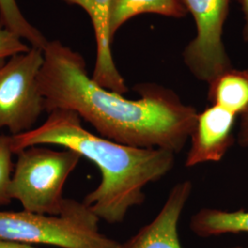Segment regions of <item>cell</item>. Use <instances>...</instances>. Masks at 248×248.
I'll return each instance as SVG.
<instances>
[{
  "mask_svg": "<svg viewBox=\"0 0 248 248\" xmlns=\"http://www.w3.org/2000/svg\"><path fill=\"white\" fill-rule=\"evenodd\" d=\"M181 0H111L108 11L109 35L113 42L117 31L128 20L142 14H157L180 18L187 14Z\"/></svg>",
  "mask_w": 248,
  "mask_h": 248,
  "instance_id": "obj_10",
  "label": "cell"
},
{
  "mask_svg": "<svg viewBox=\"0 0 248 248\" xmlns=\"http://www.w3.org/2000/svg\"><path fill=\"white\" fill-rule=\"evenodd\" d=\"M78 6L89 15L97 45L96 62L91 76L99 86L124 95L128 92L125 80L116 66L112 55V40L108 29V11L111 0H62Z\"/></svg>",
  "mask_w": 248,
  "mask_h": 248,
  "instance_id": "obj_9",
  "label": "cell"
},
{
  "mask_svg": "<svg viewBox=\"0 0 248 248\" xmlns=\"http://www.w3.org/2000/svg\"><path fill=\"white\" fill-rule=\"evenodd\" d=\"M30 47L18 36L0 24V66L13 55L25 53Z\"/></svg>",
  "mask_w": 248,
  "mask_h": 248,
  "instance_id": "obj_15",
  "label": "cell"
},
{
  "mask_svg": "<svg viewBox=\"0 0 248 248\" xmlns=\"http://www.w3.org/2000/svg\"><path fill=\"white\" fill-rule=\"evenodd\" d=\"M208 98L235 115L248 110V69L231 68L223 72L209 84Z\"/></svg>",
  "mask_w": 248,
  "mask_h": 248,
  "instance_id": "obj_11",
  "label": "cell"
},
{
  "mask_svg": "<svg viewBox=\"0 0 248 248\" xmlns=\"http://www.w3.org/2000/svg\"><path fill=\"white\" fill-rule=\"evenodd\" d=\"M39 87L45 111L67 109L91 124L100 136L141 148L182 150L195 125V108L171 89L153 83L137 85L140 95L128 99L89 77L84 57L60 41L44 50Z\"/></svg>",
  "mask_w": 248,
  "mask_h": 248,
  "instance_id": "obj_1",
  "label": "cell"
},
{
  "mask_svg": "<svg viewBox=\"0 0 248 248\" xmlns=\"http://www.w3.org/2000/svg\"><path fill=\"white\" fill-rule=\"evenodd\" d=\"M14 155L10 145V135L0 134V207L10 203L9 185L13 172L12 155Z\"/></svg>",
  "mask_w": 248,
  "mask_h": 248,
  "instance_id": "obj_14",
  "label": "cell"
},
{
  "mask_svg": "<svg viewBox=\"0 0 248 248\" xmlns=\"http://www.w3.org/2000/svg\"><path fill=\"white\" fill-rule=\"evenodd\" d=\"M238 141L243 147H248V110L241 115Z\"/></svg>",
  "mask_w": 248,
  "mask_h": 248,
  "instance_id": "obj_16",
  "label": "cell"
},
{
  "mask_svg": "<svg viewBox=\"0 0 248 248\" xmlns=\"http://www.w3.org/2000/svg\"><path fill=\"white\" fill-rule=\"evenodd\" d=\"M9 195L31 213L59 215L66 202L63 186L81 156L69 149L33 145L18 152Z\"/></svg>",
  "mask_w": 248,
  "mask_h": 248,
  "instance_id": "obj_4",
  "label": "cell"
},
{
  "mask_svg": "<svg viewBox=\"0 0 248 248\" xmlns=\"http://www.w3.org/2000/svg\"><path fill=\"white\" fill-rule=\"evenodd\" d=\"M98 222L84 202L66 199L59 215L0 211V238L61 248H120L121 243L99 232Z\"/></svg>",
  "mask_w": 248,
  "mask_h": 248,
  "instance_id": "obj_3",
  "label": "cell"
},
{
  "mask_svg": "<svg viewBox=\"0 0 248 248\" xmlns=\"http://www.w3.org/2000/svg\"><path fill=\"white\" fill-rule=\"evenodd\" d=\"M189 227L197 236L202 238L248 232V212H225L204 208L191 217Z\"/></svg>",
  "mask_w": 248,
  "mask_h": 248,
  "instance_id": "obj_12",
  "label": "cell"
},
{
  "mask_svg": "<svg viewBox=\"0 0 248 248\" xmlns=\"http://www.w3.org/2000/svg\"><path fill=\"white\" fill-rule=\"evenodd\" d=\"M192 186L189 180L173 186L155 218L121 244L119 248H182L178 223L191 195Z\"/></svg>",
  "mask_w": 248,
  "mask_h": 248,
  "instance_id": "obj_8",
  "label": "cell"
},
{
  "mask_svg": "<svg viewBox=\"0 0 248 248\" xmlns=\"http://www.w3.org/2000/svg\"><path fill=\"white\" fill-rule=\"evenodd\" d=\"M81 121L71 110H53L42 125L10 135L11 149L16 155L33 145H56L91 161L99 170L101 180L83 202L99 220L110 224L123 222L132 208L143 203L145 186L172 170L175 153L111 141L90 133Z\"/></svg>",
  "mask_w": 248,
  "mask_h": 248,
  "instance_id": "obj_2",
  "label": "cell"
},
{
  "mask_svg": "<svg viewBox=\"0 0 248 248\" xmlns=\"http://www.w3.org/2000/svg\"><path fill=\"white\" fill-rule=\"evenodd\" d=\"M195 20L197 35L186 45L183 59L197 79L210 84L232 68L223 42L230 0H181Z\"/></svg>",
  "mask_w": 248,
  "mask_h": 248,
  "instance_id": "obj_6",
  "label": "cell"
},
{
  "mask_svg": "<svg viewBox=\"0 0 248 248\" xmlns=\"http://www.w3.org/2000/svg\"><path fill=\"white\" fill-rule=\"evenodd\" d=\"M248 248V247H246V248H244V247H234V248Z\"/></svg>",
  "mask_w": 248,
  "mask_h": 248,
  "instance_id": "obj_19",
  "label": "cell"
},
{
  "mask_svg": "<svg viewBox=\"0 0 248 248\" xmlns=\"http://www.w3.org/2000/svg\"><path fill=\"white\" fill-rule=\"evenodd\" d=\"M44 60V50L31 46L0 66V131L18 135L35 128L45 111L39 87Z\"/></svg>",
  "mask_w": 248,
  "mask_h": 248,
  "instance_id": "obj_5",
  "label": "cell"
},
{
  "mask_svg": "<svg viewBox=\"0 0 248 248\" xmlns=\"http://www.w3.org/2000/svg\"><path fill=\"white\" fill-rule=\"evenodd\" d=\"M0 248H38L34 246L0 238Z\"/></svg>",
  "mask_w": 248,
  "mask_h": 248,
  "instance_id": "obj_18",
  "label": "cell"
},
{
  "mask_svg": "<svg viewBox=\"0 0 248 248\" xmlns=\"http://www.w3.org/2000/svg\"><path fill=\"white\" fill-rule=\"evenodd\" d=\"M236 115L217 105L198 113L190 133V147L185 166L193 168L210 162H219L234 142L233 127Z\"/></svg>",
  "mask_w": 248,
  "mask_h": 248,
  "instance_id": "obj_7",
  "label": "cell"
},
{
  "mask_svg": "<svg viewBox=\"0 0 248 248\" xmlns=\"http://www.w3.org/2000/svg\"><path fill=\"white\" fill-rule=\"evenodd\" d=\"M241 9L244 13L245 26L243 29V38L246 42H248V0H238Z\"/></svg>",
  "mask_w": 248,
  "mask_h": 248,
  "instance_id": "obj_17",
  "label": "cell"
},
{
  "mask_svg": "<svg viewBox=\"0 0 248 248\" xmlns=\"http://www.w3.org/2000/svg\"><path fill=\"white\" fill-rule=\"evenodd\" d=\"M0 24L31 47L45 50L49 41L23 15L17 0H0Z\"/></svg>",
  "mask_w": 248,
  "mask_h": 248,
  "instance_id": "obj_13",
  "label": "cell"
}]
</instances>
